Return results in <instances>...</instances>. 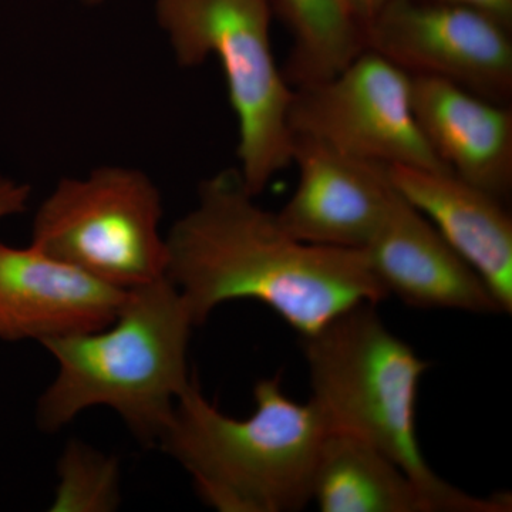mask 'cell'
<instances>
[{"label": "cell", "instance_id": "cell-13", "mask_svg": "<svg viewBox=\"0 0 512 512\" xmlns=\"http://www.w3.org/2000/svg\"><path fill=\"white\" fill-rule=\"evenodd\" d=\"M400 195L443 235L512 312V221L501 200L447 171L387 165Z\"/></svg>", "mask_w": 512, "mask_h": 512}, {"label": "cell", "instance_id": "cell-5", "mask_svg": "<svg viewBox=\"0 0 512 512\" xmlns=\"http://www.w3.org/2000/svg\"><path fill=\"white\" fill-rule=\"evenodd\" d=\"M158 25L178 64L214 57L238 121L239 175L259 195L292 164L289 107L293 89L272 47L269 0H157Z\"/></svg>", "mask_w": 512, "mask_h": 512}, {"label": "cell", "instance_id": "cell-14", "mask_svg": "<svg viewBox=\"0 0 512 512\" xmlns=\"http://www.w3.org/2000/svg\"><path fill=\"white\" fill-rule=\"evenodd\" d=\"M312 501L322 512H430L402 467L365 441L336 431L320 450Z\"/></svg>", "mask_w": 512, "mask_h": 512}, {"label": "cell", "instance_id": "cell-9", "mask_svg": "<svg viewBox=\"0 0 512 512\" xmlns=\"http://www.w3.org/2000/svg\"><path fill=\"white\" fill-rule=\"evenodd\" d=\"M298 185L278 220L299 241L365 249L382 227L396 188L387 165L359 160L315 138L292 137Z\"/></svg>", "mask_w": 512, "mask_h": 512}, {"label": "cell", "instance_id": "cell-4", "mask_svg": "<svg viewBox=\"0 0 512 512\" xmlns=\"http://www.w3.org/2000/svg\"><path fill=\"white\" fill-rule=\"evenodd\" d=\"M254 399V413L234 419L208 402L192 380L157 446L184 468L214 510L301 511L312 501L328 423L312 400L289 399L279 376L259 380Z\"/></svg>", "mask_w": 512, "mask_h": 512}, {"label": "cell", "instance_id": "cell-10", "mask_svg": "<svg viewBox=\"0 0 512 512\" xmlns=\"http://www.w3.org/2000/svg\"><path fill=\"white\" fill-rule=\"evenodd\" d=\"M127 291L103 284L33 245L0 242V339L45 340L110 325Z\"/></svg>", "mask_w": 512, "mask_h": 512}, {"label": "cell", "instance_id": "cell-16", "mask_svg": "<svg viewBox=\"0 0 512 512\" xmlns=\"http://www.w3.org/2000/svg\"><path fill=\"white\" fill-rule=\"evenodd\" d=\"M53 512H110L121 503L119 461L87 446L69 441L57 463Z\"/></svg>", "mask_w": 512, "mask_h": 512}, {"label": "cell", "instance_id": "cell-12", "mask_svg": "<svg viewBox=\"0 0 512 512\" xmlns=\"http://www.w3.org/2000/svg\"><path fill=\"white\" fill-rule=\"evenodd\" d=\"M414 117L441 163L503 200L512 187V110L429 76H412Z\"/></svg>", "mask_w": 512, "mask_h": 512}, {"label": "cell", "instance_id": "cell-17", "mask_svg": "<svg viewBox=\"0 0 512 512\" xmlns=\"http://www.w3.org/2000/svg\"><path fill=\"white\" fill-rule=\"evenodd\" d=\"M30 187L9 177H0V220L22 214L28 208Z\"/></svg>", "mask_w": 512, "mask_h": 512}, {"label": "cell", "instance_id": "cell-8", "mask_svg": "<svg viewBox=\"0 0 512 512\" xmlns=\"http://www.w3.org/2000/svg\"><path fill=\"white\" fill-rule=\"evenodd\" d=\"M366 50L410 76H429L507 104L512 93L511 28L466 6L389 0L363 28Z\"/></svg>", "mask_w": 512, "mask_h": 512}, {"label": "cell", "instance_id": "cell-3", "mask_svg": "<svg viewBox=\"0 0 512 512\" xmlns=\"http://www.w3.org/2000/svg\"><path fill=\"white\" fill-rule=\"evenodd\" d=\"M313 403L330 431L375 447L402 467L430 512H507L510 495L464 493L431 470L417 439V396L429 363L363 303L302 336Z\"/></svg>", "mask_w": 512, "mask_h": 512}, {"label": "cell", "instance_id": "cell-2", "mask_svg": "<svg viewBox=\"0 0 512 512\" xmlns=\"http://www.w3.org/2000/svg\"><path fill=\"white\" fill-rule=\"evenodd\" d=\"M194 326L183 296L165 276L127 291L110 325L45 340L57 372L40 396L37 423L53 433L84 410L109 407L140 443L157 446L192 383Z\"/></svg>", "mask_w": 512, "mask_h": 512}, {"label": "cell", "instance_id": "cell-20", "mask_svg": "<svg viewBox=\"0 0 512 512\" xmlns=\"http://www.w3.org/2000/svg\"><path fill=\"white\" fill-rule=\"evenodd\" d=\"M87 3H92V5H97V3L104 2V0H86Z\"/></svg>", "mask_w": 512, "mask_h": 512}, {"label": "cell", "instance_id": "cell-7", "mask_svg": "<svg viewBox=\"0 0 512 512\" xmlns=\"http://www.w3.org/2000/svg\"><path fill=\"white\" fill-rule=\"evenodd\" d=\"M288 121L292 136L359 160L451 173L414 117L412 76L370 50L325 82L293 89Z\"/></svg>", "mask_w": 512, "mask_h": 512}, {"label": "cell", "instance_id": "cell-15", "mask_svg": "<svg viewBox=\"0 0 512 512\" xmlns=\"http://www.w3.org/2000/svg\"><path fill=\"white\" fill-rule=\"evenodd\" d=\"M292 46L284 74L292 89L325 82L366 50L365 30L342 0H269Z\"/></svg>", "mask_w": 512, "mask_h": 512}, {"label": "cell", "instance_id": "cell-1", "mask_svg": "<svg viewBox=\"0 0 512 512\" xmlns=\"http://www.w3.org/2000/svg\"><path fill=\"white\" fill-rule=\"evenodd\" d=\"M255 198L238 168L220 171L202 181L194 207L165 235L167 278L195 326L245 299L308 336L355 306L389 298L363 249L299 241Z\"/></svg>", "mask_w": 512, "mask_h": 512}, {"label": "cell", "instance_id": "cell-6", "mask_svg": "<svg viewBox=\"0 0 512 512\" xmlns=\"http://www.w3.org/2000/svg\"><path fill=\"white\" fill-rule=\"evenodd\" d=\"M163 215L161 192L146 173L103 165L59 181L36 212L30 245L130 291L167 276Z\"/></svg>", "mask_w": 512, "mask_h": 512}, {"label": "cell", "instance_id": "cell-19", "mask_svg": "<svg viewBox=\"0 0 512 512\" xmlns=\"http://www.w3.org/2000/svg\"><path fill=\"white\" fill-rule=\"evenodd\" d=\"M342 2L352 13L353 18L365 28L367 23L375 18L389 0H342Z\"/></svg>", "mask_w": 512, "mask_h": 512}, {"label": "cell", "instance_id": "cell-18", "mask_svg": "<svg viewBox=\"0 0 512 512\" xmlns=\"http://www.w3.org/2000/svg\"><path fill=\"white\" fill-rule=\"evenodd\" d=\"M434 2L450 3V5L480 10V12L500 20L508 28L512 26V0H434Z\"/></svg>", "mask_w": 512, "mask_h": 512}, {"label": "cell", "instance_id": "cell-11", "mask_svg": "<svg viewBox=\"0 0 512 512\" xmlns=\"http://www.w3.org/2000/svg\"><path fill=\"white\" fill-rule=\"evenodd\" d=\"M387 295L421 309L503 313L477 272L399 192L363 249Z\"/></svg>", "mask_w": 512, "mask_h": 512}]
</instances>
